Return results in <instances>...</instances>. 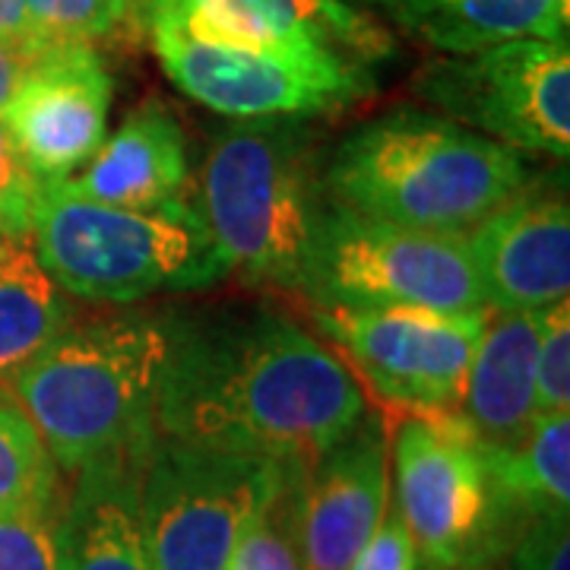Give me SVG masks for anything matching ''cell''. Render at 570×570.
<instances>
[{
    "label": "cell",
    "instance_id": "cell-14",
    "mask_svg": "<svg viewBox=\"0 0 570 570\" xmlns=\"http://www.w3.org/2000/svg\"><path fill=\"white\" fill-rule=\"evenodd\" d=\"M469 261L489 311H542L570 288V206L564 181L542 178L475 223Z\"/></svg>",
    "mask_w": 570,
    "mask_h": 570
},
{
    "label": "cell",
    "instance_id": "cell-29",
    "mask_svg": "<svg viewBox=\"0 0 570 570\" xmlns=\"http://www.w3.org/2000/svg\"><path fill=\"white\" fill-rule=\"evenodd\" d=\"M348 570H422V558L396 504H387L377 530L371 532Z\"/></svg>",
    "mask_w": 570,
    "mask_h": 570
},
{
    "label": "cell",
    "instance_id": "cell-18",
    "mask_svg": "<svg viewBox=\"0 0 570 570\" xmlns=\"http://www.w3.org/2000/svg\"><path fill=\"white\" fill-rule=\"evenodd\" d=\"M539 311H494L469 365L460 419L482 450L517 448L535 422Z\"/></svg>",
    "mask_w": 570,
    "mask_h": 570
},
{
    "label": "cell",
    "instance_id": "cell-23",
    "mask_svg": "<svg viewBox=\"0 0 570 570\" xmlns=\"http://www.w3.org/2000/svg\"><path fill=\"white\" fill-rule=\"evenodd\" d=\"M61 485L0 513V570H61Z\"/></svg>",
    "mask_w": 570,
    "mask_h": 570
},
{
    "label": "cell",
    "instance_id": "cell-30",
    "mask_svg": "<svg viewBox=\"0 0 570 570\" xmlns=\"http://www.w3.org/2000/svg\"><path fill=\"white\" fill-rule=\"evenodd\" d=\"M0 41H7L13 51H20L26 61L36 58L45 48L36 26L29 20L26 0H0Z\"/></svg>",
    "mask_w": 570,
    "mask_h": 570
},
{
    "label": "cell",
    "instance_id": "cell-11",
    "mask_svg": "<svg viewBox=\"0 0 570 570\" xmlns=\"http://www.w3.org/2000/svg\"><path fill=\"white\" fill-rule=\"evenodd\" d=\"M149 41L184 96L238 121L326 115L374 89L371 70L358 63L228 48L194 39L165 17H153Z\"/></svg>",
    "mask_w": 570,
    "mask_h": 570
},
{
    "label": "cell",
    "instance_id": "cell-5",
    "mask_svg": "<svg viewBox=\"0 0 570 570\" xmlns=\"http://www.w3.org/2000/svg\"><path fill=\"white\" fill-rule=\"evenodd\" d=\"M32 242L67 295L96 305H134L159 292L219 283L225 266L187 200L127 209L96 204L63 181H41Z\"/></svg>",
    "mask_w": 570,
    "mask_h": 570
},
{
    "label": "cell",
    "instance_id": "cell-3",
    "mask_svg": "<svg viewBox=\"0 0 570 570\" xmlns=\"http://www.w3.org/2000/svg\"><path fill=\"white\" fill-rule=\"evenodd\" d=\"M171 321L118 314L67 324L7 390L39 428L55 466L77 472L115 450H149Z\"/></svg>",
    "mask_w": 570,
    "mask_h": 570
},
{
    "label": "cell",
    "instance_id": "cell-8",
    "mask_svg": "<svg viewBox=\"0 0 570 570\" xmlns=\"http://www.w3.org/2000/svg\"><path fill=\"white\" fill-rule=\"evenodd\" d=\"M302 295L314 305L489 311L463 235L409 228L340 204H326L317 219Z\"/></svg>",
    "mask_w": 570,
    "mask_h": 570
},
{
    "label": "cell",
    "instance_id": "cell-34",
    "mask_svg": "<svg viewBox=\"0 0 570 570\" xmlns=\"http://www.w3.org/2000/svg\"><path fill=\"white\" fill-rule=\"evenodd\" d=\"M425 570H431V568H425Z\"/></svg>",
    "mask_w": 570,
    "mask_h": 570
},
{
    "label": "cell",
    "instance_id": "cell-31",
    "mask_svg": "<svg viewBox=\"0 0 570 570\" xmlns=\"http://www.w3.org/2000/svg\"><path fill=\"white\" fill-rule=\"evenodd\" d=\"M163 0H108L111 7V17H115V26H130L134 32H142L149 36V22H153V13Z\"/></svg>",
    "mask_w": 570,
    "mask_h": 570
},
{
    "label": "cell",
    "instance_id": "cell-26",
    "mask_svg": "<svg viewBox=\"0 0 570 570\" xmlns=\"http://www.w3.org/2000/svg\"><path fill=\"white\" fill-rule=\"evenodd\" d=\"M41 45H96L118 26L108 0H26Z\"/></svg>",
    "mask_w": 570,
    "mask_h": 570
},
{
    "label": "cell",
    "instance_id": "cell-9",
    "mask_svg": "<svg viewBox=\"0 0 570 570\" xmlns=\"http://www.w3.org/2000/svg\"><path fill=\"white\" fill-rule=\"evenodd\" d=\"M412 89L453 124L510 149L568 163V39H517L475 55H448L428 61Z\"/></svg>",
    "mask_w": 570,
    "mask_h": 570
},
{
    "label": "cell",
    "instance_id": "cell-28",
    "mask_svg": "<svg viewBox=\"0 0 570 570\" xmlns=\"http://www.w3.org/2000/svg\"><path fill=\"white\" fill-rule=\"evenodd\" d=\"M39 178L22 163L7 127L0 121V235L32 232V209L39 197Z\"/></svg>",
    "mask_w": 570,
    "mask_h": 570
},
{
    "label": "cell",
    "instance_id": "cell-32",
    "mask_svg": "<svg viewBox=\"0 0 570 570\" xmlns=\"http://www.w3.org/2000/svg\"><path fill=\"white\" fill-rule=\"evenodd\" d=\"M22 67H26V58L20 51H13L7 41H0V111L10 102V96H13V89L22 77Z\"/></svg>",
    "mask_w": 570,
    "mask_h": 570
},
{
    "label": "cell",
    "instance_id": "cell-19",
    "mask_svg": "<svg viewBox=\"0 0 570 570\" xmlns=\"http://www.w3.org/2000/svg\"><path fill=\"white\" fill-rule=\"evenodd\" d=\"M412 39L475 55L517 39H568L570 0H367Z\"/></svg>",
    "mask_w": 570,
    "mask_h": 570
},
{
    "label": "cell",
    "instance_id": "cell-21",
    "mask_svg": "<svg viewBox=\"0 0 570 570\" xmlns=\"http://www.w3.org/2000/svg\"><path fill=\"white\" fill-rule=\"evenodd\" d=\"M498 494L517 517L570 510V412L535 415L530 434L510 450H482Z\"/></svg>",
    "mask_w": 570,
    "mask_h": 570
},
{
    "label": "cell",
    "instance_id": "cell-6",
    "mask_svg": "<svg viewBox=\"0 0 570 570\" xmlns=\"http://www.w3.org/2000/svg\"><path fill=\"white\" fill-rule=\"evenodd\" d=\"M393 479L400 517L431 570H491L530 523L498 494L460 412L403 415L393 431Z\"/></svg>",
    "mask_w": 570,
    "mask_h": 570
},
{
    "label": "cell",
    "instance_id": "cell-1",
    "mask_svg": "<svg viewBox=\"0 0 570 570\" xmlns=\"http://www.w3.org/2000/svg\"><path fill=\"white\" fill-rule=\"evenodd\" d=\"M168 321L156 393L163 438L311 463L367 412L343 358L279 311L223 307Z\"/></svg>",
    "mask_w": 570,
    "mask_h": 570
},
{
    "label": "cell",
    "instance_id": "cell-20",
    "mask_svg": "<svg viewBox=\"0 0 570 570\" xmlns=\"http://www.w3.org/2000/svg\"><path fill=\"white\" fill-rule=\"evenodd\" d=\"M67 324V292L41 266L32 232L0 235V384L7 387Z\"/></svg>",
    "mask_w": 570,
    "mask_h": 570
},
{
    "label": "cell",
    "instance_id": "cell-25",
    "mask_svg": "<svg viewBox=\"0 0 570 570\" xmlns=\"http://www.w3.org/2000/svg\"><path fill=\"white\" fill-rule=\"evenodd\" d=\"M570 412V302L539 311L535 352V415Z\"/></svg>",
    "mask_w": 570,
    "mask_h": 570
},
{
    "label": "cell",
    "instance_id": "cell-12",
    "mask_svg": "<svg viewBox=\"0 0 570 570\" xmlns=\"http://www.w3.org/2000/svg\"><path fill=\"white\" fill-rule=\"evenodd\" d=\"M115 82L92 45H48L22 67L0 121L39 181H67L108 137Z\"/></svg>",
    "mask_w": 570,
    "mask_h": 570
},
{
    "label": "cell",
    "instance_id": "cell-33",
    "mask_svg": "<svg viewBox=\"0 0 570 570\" xmlns=\"http://www.w3.org/2000/svg\"><path fill=\"white\" fill-rule=\"evenodd\" d=\"M343 3H352V7H355V3H367V0H343Z\"/></svg>",
    "mask_w": 570,
    "mask_h": 570
},
{
    "label": "cell",
    "instance_id": "cell-10",
    "mask_svg": "<svg viewBox=\"0 0 570 570\" xmlns=\"http://www.w3.org/2000/svg\"><path fill=\"white\" fill-rule=\"evenodd\" d=\"M491 311L412 305H314L311 317L367 387L403 415L456 412Z\"/></svg>",
    "mask_w": 570,
    "mask_h": 570
},
{
    "label": "cell",
    "instance_id": "cell-7",
    "mask_svg": "<svg viewBox=\"0 0 570 570\" xmlns=\"http://www.w3.org/2000/svg\"><path fill=\"white\" fill-rule=\"evenodd\" d=\"M288 463L156 434L140 469V523L153 570H228Z\"/></svg>",
    "mask_w": 570,
    "mask_h": 570
},
{
    "label": "cell",
    "instance_id": "cell-4",
    "mask_svg": "<svg viewBox=\"0 0 570 570\" xmlns=\"http://www.w3.org/2000/svg\"><path fill=\"white\" fill-rule=\"evenodd\" d=\"M324 206L317 153L292 118L232 124L209 142L200 219L225 276L302 295Z\"/></svg>",
    "mask_w": 570,
    "mask_h": 570
},
{
    "label": "cell",
    "instance_id": "cell-22",
    "mask_svg": "<svg viewBox=\"0 0 570 570\" xmlns=\"http://www.w3.org/2000/svg\"><path fill=\"white\" fill-rule=\"evenodd\" d=\"M58 472L61 469L55 466L39 428L13 393L0 387V513L61 485Z\"/></svg>",
    "mask_w": 570,
    "mask_h": 570
},
{
    "label": "cell",
    "instance_id": "cell-24",
    "mask_svg": "<svg viewBox=\"0 0 570 570\" xmlns=\"http://www.w3.org/2000/svg\"><path fill=\"white\" fill-rule=\"evenodd\" d=\"M295 466L288 463L283 489L250 523L228 570H305L298 546V501H295Z\"/></svg>",
    "mask_w": 570,
    "mask_h": 570
},
{
    "label": "cell",
    "instance_id": "cell-15",
    "mask_svg": "<svg viewBox=\"0 0 570 570\" xmlns=\"http://www.w3.org/2000/svg\"><path fill=\"white\" fill-rule=\"evenodd\" d=\"M305 570H348L390 504L387 431L365 412L343 441L295 466Z\"/></svg>",
    "mask_w": 570,
    "mask_h": 570
},
{
    "label": "cell",
    "instance_id": "cell-17",
    "mask_svg": "<svg viewBox=\"0 0 570 570\" xmlns=\"http://www.w3.org/2000/svg\"><path fill=\"white\" fill-rule=\"evenodd\" d=\"M63 184L96 204L127 209H153L184 200L187 142L181 124L168 105L146 99Z\"/></svg>",
    "mask_w": 570,
    "mask_h": 570
},
{
    "label": "cell",
    "instance_id": "cell-16",
    "mask_svg": "<svg viewBox=\"0 0 570 570\" xmlns=\"http://www.w3.org/2000/svg\"><path fill=\"white\" fill-rule=\"evenodd\" d=\"M146 450L89 460L63 498L61 570H153L140 523Z\"/></svg>",
    "mask_w": 570,
    "mask_h": 570
},
{
    "label": "cell",
    "instance_id": "cell-13",
    "mask_svg": "<svg viewBox=\"0 0 570 570\" xmlns=\"http://www.w3.org/2000/svg\"><path fill=\"white\" fill-rule=\"evenodd\" d=\"M153 17L228 48L371 67L393 51L384 26L343 0H163Z\"/></svg>",
    "mask_w": 570,
    "mask_h": 570
},
{
    "label": "cell",
    "instance_id": "cell-27",
    "mask_svg": "<svg viewBox=\"0 0 570 570\" xmlns=\"http://www.w3.org/2000/svg\"><path fill=\"white\" fill-rule=\"evenodd\" d=\"M508 570H570L568 513H539L504 554Z\"/></svg>",
    "mask_w": 570,
    "mask_h": 570
},
{
    "label": "cell",
    "instance_id": "cell-2",
    "mask_svg": "<svg viewBox=\"0 0 570 570\" xmlns=\"http://www.w3.org/2000/svg\"><path fill=\"white\" fill-rule=\"evenodd\" d=\"M530 181L520 149L419 108L362 124L324 168L330 204L450 235L469 232Z\"/></svg>",
    "mask_w": 570,
    "mask_h": 570
}]
</instances>
